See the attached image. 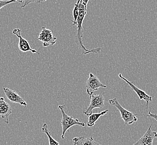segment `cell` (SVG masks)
Wrapping results in <instances>:
<instances>
[{"label":"cell","mask_w":157,"mask_h":145,"mask_svg":"<svg viewBox=\"0 0 157 145\" xmlns=\"http://www.w3.org/2000/svg\"><path fill=\"white\" fill-rule=\"evenodd\" d=\"M86 87L87 93L91 97L94 91H97L100 88H107L106 85H104L98 79V76H94L93 73L90 74V76L86 82Z\"/></svg>","instance_id":"obj_4"},{"label":"cell","mask_w":157,"mask_h":145,"mask_svg":"<svg viewBox=\"0 0 157 145\" xmlns=\"http://www.w3.org/2000/svg\"><path fill=\"white\" fill-rule=\"evenodd\" d=\"M73 141L74 145H102L96 142L92 136L90 138H86L84 136L75 137Z\"/></svg>","instance_id":"obj_12"},{"label":"cell","mask_w":157,"mask_h":145,"mask_svg":"<svg viewBox=\"0 0 157 145\" xmlns=\"http://www.w3.org/2000/svg\"><path fill=\"white\" fill-rule=\"evenodd\" d=\"M81 0H77V2L75 5V8L73 10V18H74V21H76L77 18L78 17L79 15V5L80 3Z\"/></svg>","instance_id":"obj_15"},{"label":"cell","mask_w":157,"mask_h":145,"mask_svg":"<svg viewBox=\"0 0 157 145\" xmlns=\"http://www.w3.org/2000/svg\"><path fill=\"white\" fill-rule=\"evenodd\" d=\"M65 108L64 105H59L58 106L59 110L61 111L62 115V119L60 122V124L62 127V134L61 136L62 139H64L65 133L68 129L73 126H79L85 127V124L83 122H81L79 121L78 119L74 118L72 116H69L65 111L64 110V108Z\"/></svg>","instance_id":"obj_2"},{"label":"cell","mask_w":157,"mask_h":145,"mask_svg":"<svg viewBox=\"0 0 157 145\" xmlns=\"http://www.w3.org/2000/svg\"><path fill=\"white\" fill-rule=\"evenodd\" d=\"M3 91L6 97L10 101L15 103H19V104L27 107L28 104L20 95H19L16 91H13V90L7 88H3Z\"/></svg>","instance_id":"obj_10"},{"label":"cell","mask_w":157,"mask_h":145,"mask_svg":"<svg viewBox=\"0 0 157 145\" xmlns=\"http://www.w3.org/2000/svg\"><path fill=\"white\" fill-rule=\"evenodd\" d=\"M88 1H89V0H81V2H82V3L84 5H85L86 6H87V5L88 4Z\"/></svg>","instance_id":"obj_19"},{"label":"cell","mask_w":157,"mask_h":145,"mask_svg":"<svg viewBox=\"0 0 157 145\" xmlns=\"http://www.w3.org/2000/svg\"><path fill=\"white\" fill-rule=\"evenodd\" d=\"M21 30L20 28H15L13 31V34L16 35L19 38V48L22 52L25 53L31 51L32 53H38V51L35 49H33L29 44V41L23 38L21 35Z\"/></svg>","instance_id":"obj_7"},{"label":"cell","mask_w":157,"mask_h":145,"mask_svg":"<svg viewBox=\"0 0 157 145\" xmlns=\"http://www.w3.org/2000/svg\"><path fill=\"white\" fill-rule=\"evenodd\" d=\"M13 110L11 106L5 100L3 97L0 98V116L6 120V123H9V117L12 113Z\"/></svg>","instance_id":"obj_11"},{"label":"cell","mask_w":157,"mask_h":145,"mask_svg":"<svg viewBox=\"0 0 157 145\" xmlns=\"http://www.w3.org/2000/svg\"><path fill=\"white\" fill-rule=\"evenodd\" d=\"M151 126L152 125L148 128L144 135L132 145H153L154 139L157 137V133L151 130Z\"/></svg>","instance_id":"obj_9"},{"label":"cell","mask_w":157,"mask_h":145,"mask_svg":"<svg viewBox=\"0 0 157 145\" xmlns=\"http://www.w3.org/2000/svg\"><path fill=\"white\" fill-rule=\"evenodd\" d=\"M47 0H24V4L22 5L21 7H25V6L29 5L30 3H40L41 2L46 1Z\"/></svg>","instance_id":"obj_17"},{"label":"cell","mask_w":157,"mask_h":145,"mask_svg":"<svg viewBox=\"0 0 157 145\" xmlns=\"http://www.w3.org/2000/svg\"><path fill=\"white\" fill-rule=\"evenodd\" d=\"M109 103L110 105L113 106L119 110L120 113L121 114V118L124 120V123L125 125H132V123L136 122L138 121V118L136 116H138L136 114H134L130 112L123 108L121 105L120 104L117 98H113L109 101Z\"/></svg>","instance_id":"obj_3"},{"label":"cell","mask_w":157,"mask_h":145,"mask_svg":"<svg viewBox=\"0 0 157 145\" xmlns=\"http://www.w3.org/2000/svg\"><path fill=\"white\" fill-rule=\"evenodd\" d=\"M109 112L108 110L102 111L100 113H92L90 116H89L88 117V121L87 122V126L88 127H92L94 126L96 122L98 121V120L99 119L100 117L105 115Z\"/></svg>","instance_id":"obj_13"},{"label":"cell","mask_w":157,"mask_h":145,"mask_svg":"<svg viewBox=\"0 0 157 145\" xmlns=\"http://www.w3.org/2000/svg\"><path fill=\"white\" fill-rule=\"evenodd\" d=\"M147 117H149V118L151 117V118H154V120L157 121V114L151 113L150 111L148 112V114L147 115Z\"/></svg>","instance_id":"obj_18"},{"label":"cell","mask_w":157,"mask_h":145,"mask_svg":"<svg viewBox=\"0 0 157 145\" xmlns=\"http://www.w3.org/2000/svg\"><path fill=\"white\" fill-rule=\"evenodd\" d=\"M24 0H8V1H5V0H0V9L3 8V7L6 6L7 5H9L10 3L13 2H22V1Z\"/></svg>","instance_id":"obj_16"},{"label":"cell","mask_w":157,"mask_h":145,"mask_svg":"<svg viewBox=\"0 0 157 145\" xmlns=\"http://www.w3.org/2000/svg\"><path fill=\"white\" fill-rule=\"evenodd\" d=\"M41 131H42L43 132L45 133L47 135V136H48L50 145H59V143L53 138L51 132L49 130L48 126L47 123H45L43 124Z\"/></svg>","instance_id":"obj_14"},{"label":"cell","mask_w":157,"mask_h":145,"mask_svg":"<svg viewBox=\"0 0 157 145\" xmlns=\"http://www.w3.org/2000/svg\"><path fill=\"white\" fill-rule=\"evenodd\" d=\"M91 102L88 107L83 112L86 116H89L92 114V111L94 108H102L105 104V98L102 94L92 95Z\"/></svg>","instance_id":"obj_5"},{"label":"cell","mask_w":157,"mask_h":145,"mask_svg":"<svg viewBox=\"0 0 157 145\" xmlns=\"http://www.w3.org/2000/svg\"><path fill=\"white\" fill-rule=\"evenodd\" d=\"M78 17L76 21H74L73 20H71V22H73V26L76 25L77 28V35L75 36V43L82 50V54L86 55L90 53H94L98 54L100 53L101 49L100 47H98L96 49H93L92 50H88L85 45L83 44L82 42V38H83V28L82 27V24L83 20L85 18V16L87 14V6H86L82 3L81 1L79 5Z\"/></svg>","instance_id":"obj_1"},{"label":"cell","mask_w":157,"mask_h":145,"mask_svg":"<svg viewBox=\"0 0 157 145\" xmlns=\"http://www.w3.org/2000/svg\"><path fill=\"white\" fill-rule=\"evenodd\" d=\"M38 40L43 43V45L44 47H48L49 45H53L55 44L56 43L57 38L54 36L53 32L50 30L42 27L41 32L39 35Z\"/></svg>","instance_id":"obj_6"},{"label":"cell","mask_w":157,"mask_h":145,"mask_svg":"<svg viewBox=\"0 0 157 145\" xmlns=\"http://www.w3.org/2000/svg\"><path fill=\"white\" fill-rule=\"evenodd\" d=\"M119 76L120 78L122 79V80H124L128 84H129V86L130 87V88L132 89V90L135 91V93L137 94L138 96L139 97V99H140V101H141V100H144V101L146 102L147 105H146L145 109H147L148 107V106H149V102H151L152 101V99H153L152 97H151V96H150V95H147L144 91H142L141 89L138 88L137 87H136L134 84H133L132 83L129 82L128 80H127V79L125 78L122 76L121 74H119Z\"/></svg>","instance_id":"obj_8"},{"label":"cell","mask_w":157,"mask_h":145,"mask_svg":"<svg viewBox=\"0 0 157 145\" xmlns=\"http://www.w3.org/2000/svg\"><path fill=\"white\" fill-rule=\"evenodd\" d=\"M0 125H1V124H0Z\"/></svg>","instance_id":"obj_20"}]
</instances>
